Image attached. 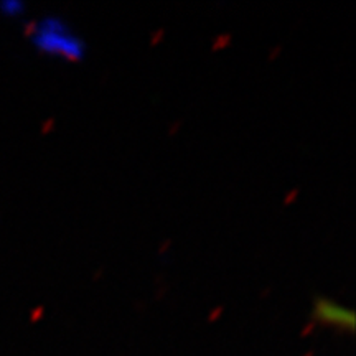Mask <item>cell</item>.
<instances>
[{"label":"cell","instance_id":"3957f363","mask_svg":"<svg viewBox=\"0 0 356 356\" xmlns=\"http://www.w3.org/2000/svg\"><path fill=\"white\" fill-rule=\"evenodd\" d=\"M25 10V3L20 0H3L0 2V12L7 17H19Z\"/></svg>","mask_w":356,"mask_h":356},{"label":"cell","instance_id":"6da1fadb","mask_svg":"<svg viewBox=\"0 0 356 356\" xmlns=\"http://www.w3.org/2000/svg\"><path fill=\"white\" fill-rule=\"evenodd\" d=\"M29 40L35 50L43 55L63 58L68 61H78L86 55V42L76 30L56 13H47L38 17L30 25Z\"/></svg>","mask_w":356,"mask_h":356},{"label":"cell","instance_id":"7a4b0ae2","mask_svg":"<svg viewBox=\"0 0 356 356\" xmlns=\"http://www.w3.org/2000/svg\"><path fill=\"white\" fill-rule=\"evenodd\" d=\"M312 314L320 323L330 325L338 328H353L355 314L350 307H346L332 297L318 296L312 305Z\"/></svg>","mask_w":356,"mask_h":356}]
</instances>
